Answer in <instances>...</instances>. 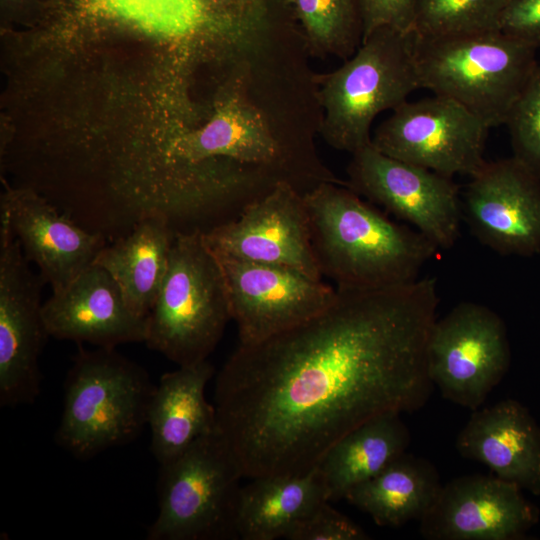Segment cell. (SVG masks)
<instances>
[{
	"label": "cell",
	"instance_id": "5bb4252c",
	"mask_svg": "<svg viewBox=\"0 0 540 540\" xmlns=\"http://www.w3.org/2000/svg\"><path fill=\"white\" fill-rule=\"evenodd\" d=\"M462 215L473 235L500 255L540 253V178L513 156L486 162L471 176Z\"/></svg>",
	"mask_w": 540,
	"mask_h": 540
},
{
	"label": "cell",
	"instance_id": "cb8c5ba5",
	"mask_svg": "<svg viewBox=\"0 0 540 540\" xmlns=\"http://www.w3.org/2000/svg\"><path fill=\"white\" fill-rule=\"evenodd\" d=\"M72 13L82 22L116 23L162 38L193 35L222 17H263L260 9L221 11L215 0H72Z\"/></svg>",
	"mask_w": 540,
	"mask_h": 540
},
{
	"label": "cell",
	"instance_id": "f1b7e54d",
	"mask_svg": "<svg viewBox=\"0 0 540 540\" xmlns=\"http://www.w3.org/2000/svg\"><path fill=\"white\" fill-rule=\"evenodd\" d=\"M358 1L362 19V40L383 27L404 33L413 32L416 0Z\"/></svg>",
	"mask_w": 540,
	"mask_h": 540
},
{
	"label": "cell",
	"instance_id": "277c9868",
	"mask_svg": "<svg viewBox=\"0 0 540 540\" xmlns=\"http://www.w3.org/2000/svg\"><path fill=\"white\" fill-rule=\"evenodd\" d=\"M420 88L465 106L490 128L504 125L535 68L536 49L500 31L442 38L414 34Z\"/></svg>",
	"mask_w": 540,
	"mask_h": 540
},
{
	"label": "cell",
	"instance_id": "6da1fadb",
	"mask_svg": "<svg viewBox=\"0 0 540 540\" xmlns=\"http://www.w3.org/2000/svg\"><path fill=\"white\" fill-rule=\"evenodd\" d=\"M336 290L314 317L239 344L217 376V426L244 477L307 472L352 429L414 412L433 392L427 344L436 279Z\"/></svg>",
	"mask_w": 540,
	"mask_h": 540
},
{
	"label": "cell",
	"instance_id": "30bf717a",
	"mask_svg": "<svg viewBox=\"0 0 540 540\" xmlns=\"http://www.w3.org/2000/svg\"><path fill=\"white\" fill-rule=\"evenodd\" d=\"M347 173L351 190L412 224L438 249L456 243L463 215L452 177L387 156L371 143L352 153Z\"/></svg>",
	"mask_w": 540,
	"mask_h": 540
},
{
	"label": "cell",
	"instance_id": "52a82bcc",
	"mask_svg": "<svg viewBox=\"0 0 540 540\" xmlns=\"http://www.w3.org/2000/svg\"><path fill=\"white\" fill-rule=\"evenodd\" d=\"M240 463L217 428L160 465L158 515L148 540L239 539Z\"/></svg>",
	"mask_w": 540,
	"mask_h": 540
},
{
	"label": "cell",
	"instance_id": "44dd1931",
	"mask_svg": "<svg viewBox=\"0 0 540 540\" xmlns=\"http://www.w3.org/2000/svg\"><path fill=\"white\" fill-rule=\"evenodd\" d=\"M400 414L387 412L369 419L326 451L316 466L329 502L345 499L351 489L406 452L411 438Z\"/></svg>",
	"mask_w": 540,
	"mask_h": 540
},
{
	"label": "cell",
	"instance_id": "4316f807",
	"mask_svg": "<svg viewBox=\"0 0 540 540\" xmlns=\"http://www.w3.org/2000/svg\"><path fill=\"white\" fill-rule=\"evenodd\" d=\"M513 157L540 178V65L513 104L505 124Z\"/></svg>",
	"mask_w": 540,
	"mask_h": 540
},
{
	"label": "cell",
	"instance_id": "2e32d148",
	"mask_svg": "<svg viewBox=\"0 0 540 540\" xmlns=\"http://www.w3.org/2000/svg\"><path fill=\"white\" fill-rule=\"evenodd\" d=\"M0 217L7 220L26 259L38 266L52 294L68 288L108 244L101 234L83 228L32 189L5 194Z\"/></svg>",
	"mask_w": 540,
	"mask_h": 540
},
{
	"label": "cell",
	"instance_id": "8992f818",
	"mask_svg": "<svg viewBox=\"0 0 540 540\" xmlns=\"http://www.w3.org/2000/svg\"><path fill=\"white\" fill-rule=\"evenodd\" d=\"M229 320L223 272L204 233H176L144 343L178 366L195 364L207 360Z\"/></svg>",
	"mask_w": 540,
	"mask_h": 540
},
{
	"label": "cell",
	"instance_id": "4dcf8cb0",
	"mask_svg": "<svg viewBox=\"0 0 540 540\" xmlns=\"http://www.w3.org/2000/svg\"><path fill=\"white\" fill-rule=\"evenodd\" d=\"M236 1L244 3V4H250V5L262 3L261 0H236Z\"/></svg>",
	"mask_w": 540,
	"mask_h": 540
},
{
	"label": "cell",
	"instance_id": "ac0fdd59",
	"mask_svg": "<svg viewBox=\"0 0 540 540\" xmlns=\"http://www.w3.org/2000/svg\"><path fill=\"white\" fill-rule=\"evenodd\" d=\"M456 449L496 477L540 495V427L520 402L505 399L474 410L457 436Z\"/></svg>",
	"mask_w": 540,
	"mask_h": 540
},
{
	"label": "cell",
	"instance_id": "7402d4cb",
	"mask_svg": "<svg viewBox=\"0 0 540 540\" xmlns=\"http://www.w3.org/2000/svg\"><path fill=\"white\" fill-rule=\"evenodd\" d=\"M176 232L162 217L147 218L126 236L108 243L94 263L118 284L127 307L146 319L167 272Z\"/></svg>",
	"mask_w": 540,
	"mask_h": 540
},
{
	"label": "cell",
	"instance_id": "d6986e66",
	"mask_svg": "<svg viewBox=\"0 0 540 540\" xmlns=\"http://www.w3.org/2000/svg\"><path fill=\"white\" fill-rule=\"evenodd\" d=\"M214 374L207 360L179 366L163 374L153 391L147 414L151 451L163 465L200 437L217 428V412L205 397Z\"/></svg>",
	"mask_w": 540,
	"mask_h": 540
},
{
	"label": "cell",
	"instance_id": "e0dca14e",
	"mask_svg": "<svg viewBox=\"0 0 540 540\" xmlns=\"http://www.w3.org/2000/svg\"><path fill=\"white\" fill-rule=\"evenodd\" d=\"M42 314L48 335L59 340L104 348L145 342L146 319L130 311L116 281L96 263L52 294Z\"/></svg>",
	"mask_w": 540,
	"mask_h": 540
},
{
	"label": "cell",
	"instance_id": "9c48e42d",
	"mask_svg": "<svg viewBox=\"0 0 540 540\" xmlns=\"http://www.w3.org/2000/svg\"><path fill=\"white\" fill-rule=\"evenodd\" d=\"M489 129L465 106L433 94L393 109L375 129L371 144L387 156L448 177H471L486 163Z\"/></svg>",
	"mask_w": 540,
	"mask_h": 540
},
{
	"label": "cell",
	"instance_id": "8fae6325",
	"mask_svg": "<svg viewBox=\"0 0 540 540\" xmlns=\"http://www.w3.org/2000/svg\"><path fill=\"white\" fill-rule=\"evenodd\" d=\"M45 281L29 267L0 217V405L29 404L40 392L39 357L49 337L42 314Z\"/></svg>",
	"mask_w": 540,
	"mask_h": 540
},
{
	"label": "cell",
	"instance_id": "5b68a950",
	"mask_svg": "<svg viewBox=\"0 0 540 540\" xmlns=\"http://www.w3.org/2000/svg\"><path fill=\"white\" fill-rule=\"evenodd\" d=\"M315 79L324 109L320 133L331 147L352 154L371 143L378 114L395 109L420 88L414 33L379 28L342 66Z\"/></svg>",
	"mask_w": 540,
	"mask_h": 540
},
{
	"label": "cell",
	"instance_id": "3957f363",
	"mask_svg": "<svg viewBox=\"0 0 540 540\" xmlns=\"http://www.w3.org/2000/svg\"><path fill=\"white\" fill-rule=\"evenodd\" d=\"M155 386L145 369L115 348L79 345L65 381L57 443L88 459L131 442L147 425Z\"/></svg>",
	"mask_w": 540,
	"mask_h": 540
},
{
	"label": "cell",
	"instance_id": "484cf974",
	"mask_svg": "<svg viewBox=\"0 0 540 540\" xmlns=\"http://www.w3.org/2000/svg\"><path fill=\"white\" fill-rule=\"evenodd\" d=\"M506 0H416L413 33L442 38L499 31Z\"/></svg>",
	"mask_w": 540,
	"mask_h": 540
},
{
	"label": "cell",
	"instance_id": "d4e9b609",
	"mask_svg": "<svg viewBox=\"0 0 540 540\" xmlns=\"http://www.w3.org/2000/svg\"><path fill=\"white\" fill-rule=\"evenodd\" d=\"M310 46L348 57L362 41L358 0H292Z\"/></svg>",
	"mask_w": 540,
	"mask_h": 540
},
{
	"label": "cell",
	"instance_id": "ba28073f",
	"mask_svg": "<svg viewBox=\"0 0 540 540\" xmlns=\"http://www.w3.org/2000/svg\"><path fill=\"white\" fill-rule=\"evenodd\" d=\"M510 362L505 323L489 307L461 302L435 320L427 344V369L446 400L472 411L480 408Z\"/></svg>",
	"mask_w": 540,
	"mask_h": 540
},
{
	"label": "cell",
	"instance_id": "603a6c76",
	"mask_svg": "<svg viewBox=\"0 0 540 540\" xmlns=\"http://www.w3.org/2000/svg\"><path fill=\"white\" fill-rule=\"evenodd\" d=\"M442 487L436 467L405 452L379 474L355 486L345 499L379 526L400 527L420 521Z\"/></svg>",
	"mask_w": 540,
	"mask_h": 540
},
{
	"label": "cell",
	"instance_id": "7a4b0ae2",
	"mask_svg": "<svg viewBox=\"0 0 540 540\" xmlns=\"http://www.w3.org/2000/svg\"><path fill=\"white\" fill-rule=\"evenodd\" d=\"M304 201L318 267L338 290H380L412 283L439 250L346 185L322 182L304 194Z\"/></svg>",
	"mask_w": 540,
	"mask_h": 540
},
{
	"label": "cell",
	"instance_id": "7c38bea8",
	"mask_svg": "<svg viewBox=\"0 0 540 540\" xmlns=\"http://www.w3.org/2000/svg\"><path fill=\"white\" fill-rule=\"evenodd\" d=\"M215 256L240 345L258 343L305 322L336 298V288L298 271Z\"/></svg>",
	"mask_w": 540,
	"mask_h": 540
},
{
	"label": "cell",
	"instance_id": "ffe728a7",
	"mask_svg": "<svg viewBox=\"0 0 540 540\" xmlns=\"http://www.w3.org/2000/svg\"><path fill=\"white\" fill-rule=\"evenodd\" d=\"M241 486L236 529L239 539L274 540L290 532L328 501L317 466L304 473L268 474Z\"/></svg>",
	"mask_w": 540,
	"mask_h": 540
},
{
	"label": "cell",
	"instance_id": "f546056e",
	"mask_svg": "<svg viewBox=\"0 0 540 540\" xmlns=\"http://www.w3.org/2000/svg\"><path fill=\"white\" fill-rule=\"evenodd\" d=\"M499 31L536 50L540 48V0H506Z\"/></svg>",
	"mask_w": 540,
	"mask_h": 540
},
{
	"label": "cell",
	"instance_id": "9a60e30c",
	"mask_svg": "<svg viewBox=\"0 0 540 540\" xmlns=\"http://www.w3.org/2000/svg\"><path fill=\"white\" fill-rule=\"evenodd\" d=\"M538 520L537 507L516 484L464 475L442 485L419 531L428 540H521Z\"/></svg>",
	"mask_w": 540,
	"mask_h": 540
},
{
	"label": "cell",
	"instance_id": "4fadbf2b",
	"mask_svg": "<svg viewBox=\"0 0 540 540\" xmlns=\"http://www.w3.org/2000/svg\"><path fill=\"white\" fill-rule=\"evenodd\" d=\"M219 256L274 265L321 280L304 195L281 182L234 220L204 233Z\"/></svg>",
	"mask_w": 540,
	"mask_h": 540
},
{
	"label": "cell",
	"instance_id": "83f0119b",
	"mask_svg": "<svg viewBox=\"0 0 540 540\" xmlns=\"http://www.w3.org/2000/svg\"><path fill=\"white\" fill-rule=\"evenodd\" d=\"M286 539L366 540L369 537L361 526L326 501L304 518Z\"/></svg>",
	"mask_w": 540,
	"mask_h": 540
}]
</instances>
